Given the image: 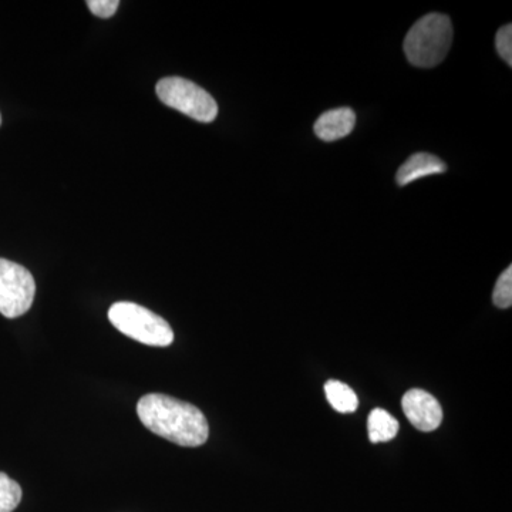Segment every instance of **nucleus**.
Segmentation results:
<instances>
[{
	"mask_svg": "<svg viewBox=\"0 0 512 512\" xmlns=\"http://www.w3.org/2000/svg\"><path fill=\"white\" fill-rule=\"evenodd\" d=\"M137 414L151 433L178 446H202L210 436V426L200 409L167 394L151 393L141 397Z\"/></svg>",
	"mask_w": 512,
	"mask_h": 512,
	"instance_id": "f257e3e1",
	"label": "nucleus"
},
{
	"mask_svg": "<svg viewBox=\"0 0 512 512\" xmlns=\"http://www.w3.org/2000/svg\"><path fill=\"white\" fill-rule=\"evenodd\" d=\"M453 42V26L446 15L430 13L424 16L407 33L404 53L416 67L437 66L443 62Z\"/></svg>",
	"mask_w": 512,
	"mask_h": 512,
	"instance_id": "f03ea898",
	"label": "nucleus"
},
{
	"mask_svg": "<svg viewBox=\"0 0 512 512\" xmlns=\"http://www.w3.org/2000/svg\"><path fill=\"white\" fill-rule=\"evenodd\" d=\"M109 319L114 328L144 345L165 348L174 342V332L167 320L137 303H114Z\"/></svg>",
	"mask_w": 512,
	"mask_h": 512,
	"instance_id": "7ed1b4c3",
	"label": "nucleus"
},
{
	"mask_svg": "<svg viewBox=\"0 0 512 512\" xmlns=\"http://www.w3.org/2000/svg\"><path fill=\"white\" fill-rule=\"evenodd\" d=\"M158 99L201 123H211L218 114L217 101L197 84L183 77H165L157 84Z\"/></svg>",
	"mask_w": 512,
	"mask_h": 512,
	"instance_id": "20e7f679",
	"label": "nucleus"
},
{
	"mask_svg": "<svg viewBox=\"0 0 512 512\" xmlns=\"http://www.w3.org/2000/svg\"><path fill=\"white\" fill-rule=\"evenodd\" d=\"M36 284L25 266L0 258V313L15 319L25 315L35 299Z\"/></svg>",
	"mask_w": 512,
	"mask_h": 512,
	"instance_id": "39448f33",
	"label": "nucleus"
},
{
	"mask_svg": "<svg viewBox=\"0 0 512 512\" xmlns=\"http://www.w3.org/2000/svg\"><path fill=\"white\" fill-rule=\"evenodd\" d=\"M403 412L417 430L429 433L439 429L443 421V410L436 397L424 390L413 389L404 394Z\"/></svg>",
	"mask_w": 512,
	"mask_h": 512,
	"instance_id": "423d86ee",
	"label": "nucleus"
},
{
	"mask_svg": "<svg viewBox=\"0 0 512 512\" xmlns=\"http://www.w3.org/2000/svg\"><path fill=\"white\" fill-rule=\"evenodd\" d=\"M356 126V113L349 107L326 111L315 124L316 136L323 141H336L349 136Z\"/></svg>",
	"mask_w": 512,
	"mask_h": 512,
	"instance_id": "0eeeda50",
	"label": "nucleus"
},
{
	"mask_svg": "<svg viewBox=\"0 0 512 512\" xmlns=\"http://www.w3.org/2000/svg\"><path fill=\"white\" fill-rule=\"evenodd\" d=\"M447 170V165L439 157L429 153L413 154L397 171V184L400 187L413 183L429 175L441 174Z\"/></svg>",
	"mask_w": 512,
	"mask_h": 512,
	"instance_id": "6e6552de",
	"label": "nucleus"
},
{
	"mask_svg": "<svg viewBox=\"0 0 512 512\" xmlns=\"http://www.w3.org/2000/svg\"><path fill=\"white\" fill-rule=\"evenodd\" d=\"M399 421L383 409L372 410L367 419V433L372 443H387L399 433Z\"/></svg>",
	"mask_w": 512,
	"mask_h": 512,
	"instance_id": "1a4fd4ad",
	"label": "nucleus"
},
{
	"mask_svg": "<svg viewBox=\"0 0 512 512\" xmlns=\"http://www.w3.org/2000/svg\"><path fill=\"white\" fill-rule=\"evenodd\" d=\"M326 399L330 406L338 413L349 414L356 412L359 407V399L352 387L348 384L339 382V380H329L325 384Z\"/></svg>",
	"mask_w": 512,
	"mask_h": 512,
	"instance_id": "9d476101",
	"label": "nucleus"
},
{
	"mask_svg": "<svg viewBox=\"0 0 512 512\" xmlns=\"http://www.w3.org/2000/svg\"><path fill=\"white\" fill-rule=\"evenodd\" d=\"M22 500V488L15 480L0 473V512H13Z\"/></svg>",
	"mask_w": 512,
	"mask_h": 512,
	"instance_id": "9b49d317",
	"label": "nucleus"
},
{
	"mask_svg": "<svg viewBox=\"0 0 512 512\" xmlns=\"http://www.w3.org/2000/svg\"><path fill=\"white\" fill-rule=\"evenodd\" d=\"M494 305L500 309L511 308L512 305V268L505 269L497 285H495L493 293Z\"/></svg>",
	"mask_w": 512,
	"mask_h": 512,
	"instance_id": "f8f14e48",
	"label": "nucleus"
},
{
	"mask_svg": "<svg viewBox=\"0 0 512 512\" xmlns=\"http://www.w3.org/2000/svg\"><path fill=\"white\" fill-rule=\"evenodd\" d=\"M495 47H497L498 55L504 60L508 66H512V26L507 25L498 30L495 36Z\"/></svg>",
	"mask_w": 512,
	"mask_h": 512,
	"instance_id": "ddd939ff",
	"label": "nucleus"
},
{
	"mask_svg": "<svg viewBox=\"0 0 512 512\" xmlns=\"http://www.w3.org/2000/svg\"><path fill=\"white\" fill-rule=\"evenodd\" d=\"M87 6L99 18L109 19L119 9L120 2L119 0H89Z\"/></svg>",
	"mask_w": 512,
	"mask_h": 512,
	"instance_id": "4468645a",
	"label": "nucleus"
},
{
	"mask_svg": "<svg viewBox=\"0 0 512 512\" xmlns=\"http://www.w3.org/2000/svg\"><path fill=\"white\" fill-rule=\"evenodd\" d=\"M0 124H2V116H0Z\"/></svg>",
	"mask_w": 512,
	"mask_h": 512,
	"instance_id": "2eb2a0df",
	"label": "nucleus"
}]
</instances>
